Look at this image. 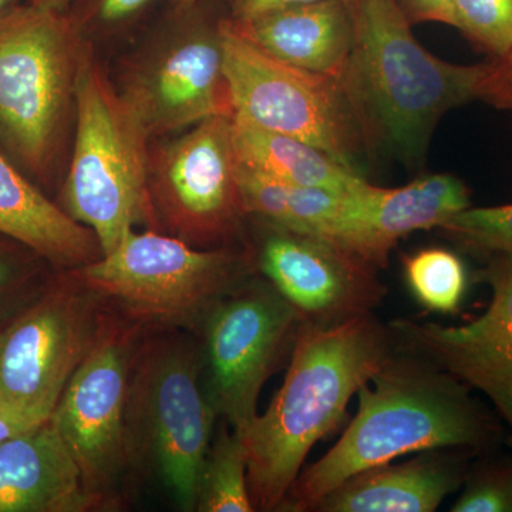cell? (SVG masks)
<instances>
[{
  "mask_svg": "<svg viewBox=\"0 0 512 512\" xmlns=\"http://www.w3.org/2000/svg\"><path fill=\"white\" fill-rule=\"evenodd\" d=\"M72 0H29V3L40 9L53 10V12L67 13Z\"/></svg>",
  "mask_w": 512,
  "mask_h": 512,
  "instance_id": "34",
  "label": "cell"
},
{
  "mask_svg": "<svg viewBox=\"0 0 512 512\" xmlns=\"http://www.w3.org/2000/svg\"><path fill=\"white\" fill-rule=\"evenodd\" d=\"M40 421L43 420L35 419L29 414L19 412L8 404L0 402V444L10 439V437L16 436V434L30 429Z\"/></svg>",
  "mask_w": 512,
  "mask_h": 512,
  "instance_id": "32",
  "label": "cell"
},
{
  "mask_svg": "<svg viewBox=\"0 0 512 512\" xmlns=\"http://www.w3.org/2000/svg\"><path fill=\"white\" fill-rule=\"evenodd\" d=\"M23 275V264L18 255L6 245L0 244V296L18 285Z\"/></svg>",
  "mask_w": 512,
  "mask_h": 512,
  "instance_id": "33",
  "label": "cell"
},
{
  "mask_svg": "<svg viewBox=\"0 0 512 512\" xmlns=\"http://www.w3.org/2000/svg\"><path fill=\"white\" fill-rule=\"evenodd\" d=\"M99 511L52 416L0 444V512Z\"/></svg>",
  "mask_w": 512,
  "mask_h": 512,
  "instance_id": "17",
  "label": "cell"
},
{
  "mask_svg": "<svg viewBox=\"0 0 512 512\" xmlns=\"http://www.w3.org/2000/svg\"><path fill=\"white\" fill-rule=\"evenodd\" d=\"M229 22L244 39L299 69L340 79L348 62L353 28L345 0H319Z\"/></svg>",
  "mask_w": 512,
  "mask_h": 512,
  "instance_id": "18",
  "label": "cell"
},
{
  "mask_svg": "<svg viewBox=\"0 0 512 512\" xmlns=\"http://www.w3.org/2000/svg\"><path fill=\"white\" fill-rule=\"evenodd\" d=\"M204 0H170L171 12H183V10L201 5Z\"/></svg>",
  "mask_w": 512,
  "mask_h": 512,
  "instance_id": "36",
  "label": "cell"
},
{
  "mask_svg": "<svg viewBox=\"0 0 512 512\" xmlns=\"http://www.w3.org/2000/svg\"><path fill=\"white\" fill-rule=\"evenodd\" d=\"M353 39L340 82L367 151L417 165L439 121L478 99L484 63L464 66L417 42L397 0H345Z\"/></svg>",
  "mask_w": 512,
  "mask_h": 512,
  "instance_id": "3",
  "label": "cell"
},
{
  "mask_svg": "<svg viewBox=\"0 0 512 512\" xmlns=\"http://www.w3.org/2000/svg\"><path fill=\"white\" fill-rule=\"evenodd\" d=\"M453 512H512V463H487L466 478Z\"/></svg>",
  "mask_w": 512,
  "mask_h": 512,
  "instance_id": "28",
  "label": "cell"
},
{
  "mask_svg": "<svg viewBox=\"0 0 512 512\" xmlns=\"http://www.w3.org/2000/svg\"><path fill=\"white\" fill-rule=\"evenodd\" d=\"M313 2H319V0H228L229 9H231V18L229 19H251L264 15V13L274 12V10Z\"/></svg>",
  "mask_w": 512,
  "mask_h": 512,
  "instance_id": "31",
  "label": "cell"
},
{
  "mask_svg": "<svg viewBox=\"0 0 512 512\" xmlns=\"http://www.w3.org/2000/svg\"><path fill=\"white\" fill-rule=\"evenodd\" d=\"M146 330L107 306L92 349L52 413L99 511L121 507L128 481L137 473L128 404L134 362Z\"/></svg>",
  "mask_w": 512,
  "mask_h": 512,
  "instance_id": "8",
  "label": "cell"
},
{
  "mask_svg": "<svg viewBox=\"0 0 512 512\" xmlns=\"http://www.w3.org/2000/svg\"><path fill=\"white\" fill-rule=\"evenodd\" d=\"M454 28L493 59L512 49V0H456Z\"/></svg>",
  "mask_w": 512,
  "mask_h": 512,
  "instance_id": "27",
  "label": "cell"
},
{
  "mask_svg": "<svg viewBox=\"0 0 512 512\" xmlns=\"http://www.w3.org/2000/svg\"><path fill=\"white\" fill-rule=\"evenodd\" d=\"M117 92L150 140L217 116H234L220 22L200 5L171 18L121 66Z\"/></svg>",
  "mask_w": 512,
  "mask_h": 512,
  "instance_id": "9",
  "label": "cell"
},
{
  "mask_svg": "<svg viewBox=\"0 0 512 512\" xmlns=\"http://www.w3.org/2000/svg\"><path fill=\"white\" fill-rule=\"evenodd\" d=\"M392 329L373 313L335 323H303L285 382L262 416L237 433L248 460L255 511H278L312 447L339 426L350 399L392 355Z\"/></svg>",
  "mask_w": 512,
  "mask_h": 512,
  "instance_id": "1",
  "label": "cell"
},
{
  "mask_svg": "<svg viewBox=\"0 0 512 512\" xmlns=\"http://www.w3.org/2000/svg\"><path fill=\"white\" fill-rule=\"evenodd\" d=\"M357 396L342 439L299 473L278 511H312L349 477L406 454L481 448L500 433L466 384L413 352H393Z\"/></svg>",
  "mask_w": 512,
  "mask_h": 512,
  "instance_id": "2",
  "label": "cell"
},
{
  "mask_svg": "<svg viewBox=\"0 0 512 512\" xmlns=\"http://www.w3.org/2000/svg\"><path fill=\"white\" fill-rule=\"evenodd\" d=\"M239 183L248 217L301 234H325L346 195L279 183L245 167L241 161Z\"/></svg>",
  "mask_w": 512,
  "mask_h": 512,
  "instance_id": "22",
  "label": "cell"
},
{
  "mask_svg": "<svg viewBox=\"0 0 512 512\" xmlns=\"http://www.w3.org/2000/svg\"><path fill=\"white\" fill-rule=\"evenodd\" d=\"M160 0H72L69 16L84 40L114 39L137 26Z\"/></svg>",
  "mask_w": 512,
  "mask_h": 512,
  "instance_id": "26",
  "label": "cell"
},
{
  "mask_svg": "<svg viewBox=\"0 0 512 512\" xmlns=\"http://www.w3.org/2000/svg\"><path fill=\"white\" fill-rule=\"evenodd\" d=\"M478 99L497 109L512 111V49L507 55L484 63Z\"/></svg>",
  "mask_w": 512,
  "mask_h": 512,
  "instance_id": "29",
  "label": "cell"
},
{
  "mask_svg": "<svg viewBox=\"0 0 512 512\" xmlns=\"http://www.w3.org/2000/svg\"><path fill=\"white\" fill-rule=\"evenodd\" d=\"M437 229L468 251L512 259V204L468 207Z\"/></svg>",
  "mask_w": 512,
  "mask_h": 512,
  "instance_id": "25",
  "label": "cell"
},
{
  "mask_svg": "<svg viewBox=\"0 0 512 512\" xmlns=\"http://www.w3.org/2000/svg\"><path fill=\"white\" fill-rule=\"evenodd\" d=\"M195 511H255L248 487L247 451L232 429H222L212 439L198 480Z\"/></svg>",
  "mask_w": 512,
  "mask_h": 512,
  "instance_id": "23",
  "label": "cell"
},
{
  "mask_svg": "<svg viewBox=\"0 0 512 512\" xmlns=\"http://www.w3.org/2000/svg\"><path fill=\"white\" fill-rule=\"evenodd\" d=\"M217 410L190 332L148 329L131 376L128 423L137 473L156 474L181 511H195Z\"/></svg>",
  "mask_w": 512,
  "mask_h": 512,
  "instance_id": "6",
  "label": "cell"
},
{
  "mask_svg": "<svg viewBox=\"0 0 512 512\" xmlns=\"http://www.w3.org/2000/svg\"><path fill=\"white\" fill-rule=\"evenodd\" d=\"M0 235L18 242L60 271L103 256L99 239L46 197L0 148Z\"/></svg>",
  "mask_w": 512,
  "mask_h": 512,
  "instance_id": "19",
  "label": "cell"
},
{
  "mask_svg": "<svg viewBox=\"0 0 512 512\" xmlns=\"http://www.w3.org/2000/svg\"><path fill=\"white\" fill-rule=\"evenodd\" d=\"M410 291L427 309L456 313L466 295L468 276L460 256L444 248L421 249L403 259Z\"/></svg>",
  "mask_w": 512,
  "mask_h": 512,
  "instance_id": "24",
  "label": "cell"
},
{
  "mask_svg": "<svg viewBox=\"0 0 512 512\" xmlns=\"http://www.w3.org/2000/svg\"><path fill=\"white\" fill-rule=\"evenodd\" d=\"M255 268L254 256L241 249L195 248L164 232L133 229L113 251L72 272L148 329L197 333L211 309Z\"/></svg>",
  "mask_w": 512,
  "mask_h": 512,
  "instance_id": "7",
  "label": "cell"
},
{
  "mask_svg": "<svg viewBox=\"0 0 512 512\" xmlns=\"http://www.w3.org/2000/svg\"><path fill=\"white\" fill-rule=\"evenodd\" d=\"M463 480L456 460L424 451L404 463L390 461L360 471L326 494L312 511L433 512Z\"/></svg>",
  "mask_w": 512,
  "mask_h": 512,
  "instance_id": "20",
  "label": "cell"
},
{
  "mask_svg": "<svg viewBox=\"0 0 512 512\" xmlns=\"http://www.w3.org/2000/svg\"><path fill=\"white\" fill-rule=\"evenodd\" d=\"M83 45L69 13L26 3L0 22V148L40 184L73 140Z\"/></svg>",
  "mask_w": 512,
  "mask_h": 512,
  "instance_id": "4",
  "label": "cell"
},
{
  "mask_svg": "<svg viewBox=\"0 0 512 512\" xmlns=\"http://www.w3.org/2000/svg\"><path fill=\"white\" fill-rule=\"evenodd\" d=\"M107 302L73 274L62 276L0 329V402L35 419L52 416L99 333Z\"/></svg>",
  "mask_w": 512,
  "mask_h": 512,
  "instance_id": "13",
  "label": "cell"
},
{
  "mask_svg": "<svg viewBox=\"0 0 512 512\" xmlns=\"http://www.w3.org/2000/svg\"><path fill=\"white\" fill-rule=\"evenodd\" d=\"M158 231L195 248L231 247L248 217L232 117H211L148 153Z\"/></svg>",
  "mask_w": 512,
  "mask_h": 512,
  "instance_id": "12",
  "label": "cell"
},
{
  "mask_svg": "<svg viewBox=\"0 0 512 512\" xmlns=\"http://www.w3.org/2000/svg\"><path fill=\"white\" fill-rule=\"evenodd\" d=\"M302 316L264 276H249L202 322V379L218 416L242 433L262 387L292 353Z\"/></svg>",
  "mask_w": 512,
  "mask_h": 512,
  "instance_id": "11",
  "label": "cell"
},
{
  "mask_svg": "<svg viewBox=\"0 0 512 512\" xmlns=\"http://www.w3.org/2000/svg\"><path fill=\"white\" fill-rule=\"evenodd\" d=\"M220 30L232 119L299 138L355 170L365 143L340 79L268 55L229 19L220 20Z\"/></svg>",
  "mask_w": 512,
  "mask_h": 512,
  "instance_id": "10",
  "label": "cell"
},
{
  "mask_svg": "<svg viewBox=\"0 0 512 512\" xmlns=\"http://www.w3.org/2000/svg\"><path fill=\"white\" fill-rule=\"evenodd\" d=\"M256 268L312 325H335L369 315L386 286L376 266L322 235L265 224Z\"/></svg>",
  "mask_w": 512,
  "mask_h": 512,
  "instance_id": "14",
  "label": "cell"
},
{
  "mask_svg": "<svg viewBox=\"0 0 512 512\" xmlns=\"http://www.w3.org/2000/svg\"><path fill=\"white\" fill-rule=\"evenodd\" d=\"M232 121L239 161L256 173L279 183L339 194H348L366 183L356 170L306 141Z\"/></svg>",
  "mask_w": 512,
  "mask_h": 512,
  "instance_id": "21",
  "label": "cell"
},
{
  "mask_svg": "<svg viewBox=\"0 0 512 512\" xmlns=\"http://www.w3.org/2000/svg\"><path fill=\"white\" fill-rule=\"evenodd\" d=\"M26 3L29 2H26V0H0V22L9 18L12 13L25 6Z\"/></svg>",
  "mask_w": 512,
  "mask_h": 512,
  "instance_id": "35",
  "label": "cell"
},
{
  "mask_svg": "<svg viewBox=\"0 0 512 512\" xmlns=\"http://www.w3.org/2000/svg\"><path fill=\"white\" fill-rule=\"evenodd\" d=\"M483 279L491 301L473 322L397 320L390 329L410 352L484 393L512 429V259L491 258Z\"/></svg>",
  "mask_w": 512,
  "mask_h": 512,
  "instance_id": "15",
  "label": "cell"
},
{
  "mask_svg": "<svg viewBox=\"0 0 512 512\" xmlns=\"http://www.w3.org/2000/svg\"><path fill=\"white\" fill-rule=\"evenodd\" d=\"M468 207L467 185L451 174L423 175L399 188L376 187L366 181L345 195L322 237L383 269L399 239L439 228Z\"/></svg>",
  "mask_w": 512,
  "mask_h": 512,
  "instance_id": "16",
  "label": "cell"
},
{
  "mask_svg": "<svg viewBox=\"0 0 512 512\" xmlns=\"http://www.w3.org/2000/svg\"><path fill=\"white\" fill-rule=\"evenodd\" d=\"M150 138L84 40L72 156L62 208L99 239L103 255L136 227L158 231L148 192Z\"/></svg>",
  "mask_w": 512,
  "mask_h": 512,
  "instance_id": "5",
  "label": "cell"
},
{
  "mask_svg": "<svg viewBox=\"0 0 512 512\" xmlns=\"http://www.w3.org/2000/svg\"><path fill=\"white\" fill-rule=\"evenodd\" d=\"M412 23L436 22L454 28L456 0H397Z\"/></svg>",
  "mask_w": 512,
  "mask_h": 512,
  "instance_id": "30",
  "label": "cell"
}]
</instances>
